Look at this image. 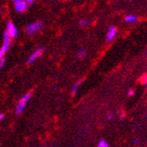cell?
I'll use <instances>...</instances> for the list:
<instances>
[{"mask_svg":"<svg viewBox=\"0 0 147 147\" xmlns=\"http://www.w3.org/2000/svg\"><path fill=\"white\" fill-rule=\"evenodd\" d=\"M124 116H125L124 113H122L121 115H119V119H121V120H123V119L124 118Z\"/></svg>","mask_w":147,"mask_h":147,"instance_id":"18","label":"cell"},{"mask_svg":"<svg viewBox=\"0 0 147 147\" xmlns=\"http://www.w3.org/2000/svg\"><path fill=\"white\" fill-rule=\"evenodd\" d=\"M90 24V21L88 20H81L79 21V26H86Z\"/></svg>","mask_w":147,"mask_h":147,"instance_id":"12","label":"cell"},{"mask_svg":"<svg viewBox=\"0 0 147 147\" xmlns=\"http://www.w3.org/2000/svg\"><path fill=\"white\" fill-rule=\"evenodd\" d=\"M43 28V25L42 22L40 21H35V22H33V23H30L26 26V33L28 34H34L35 33L39 32L42 28Z\"/></svg>","mask_w":147,"mask_h":147,"instance_id":"1","label":"cell"},{"mask_svg":"<svg viewBox=\"0 0 147 147\" xmlns=\"http://www.w3.org/2000/svg\"><path fill=\"white\" fill-rule=\"evenodd\" d=\"M81 80L80 81H78V82H76L74 85H73V86H72V89H71V93H72V95H75L76 94V92H78V89L79 88V86H80V85H81Z\"/></svg>","mask_w":147,"mask_h":147,"instance_id":"9","label":"cell"},{"mask_svg":"<svg viewBox=\"0 0 147 147\" xmlns=\"http://www.w3.org/2000/svg\"><path fill=\"white\" fill-rule=\"evenodd\" d=\"M142 81H143V84H144L145 87L147 88V76L144 77V78L142 79Z\"/></svg>","mask_w":147,"mask_h":147,"instance_id":"14","label":"cell"},{"mask_svg":"<svg viewBox=\"0 0 147 147\" xmlns=\"http://www.w3.org/2000/svg\"><path fill=\"white\" fill-rule=\"evenodd\" d=\"M116 33H117V29L115 26H109L108 31H107V41L108 42L113 41L116 35Z\"/></svg>","mask_w":147,"mask_h":147,"instance_id":"7","label":"cell"},{"mask_svg":"<svg viewBox=\"0 0 147 147\" xmlns=\"http://www.w3.org/2000/svg\"><path fill=\"white\" fill-rule=\"evenodd\" d=\"M77 56H78L79 58H84V57L86 56V49H78V52H77Z\"/></svg>","mask_w":147,"mask_h":147,"instance_id":"10","label":"cell"},{"mask_svg":"<svg viewBox=\"0 0 147 147\" xmlns=\"http://www.w3.org/2000/svg\"><path fill=\"white\" fill-rule=\"evenodd\" d=\"M5 58H3L2 60H0V68H2L3 66L5 65Z\"/></svg>","mask_w":147,"mask_h":147,"instance_id":"15","label":"cell"},{"mask_svg":"<svg viewBox=\"0 0 147 147\" xmlns=\"http://www.w3.org/2000/svg\"><path fill=\"white\" fill-rule=\"evenodd\" d=\"M134 143H135L136 144H138L139 143V140H138V139H136V140L134 141Z\"/></svg>","mask_w":147,"mask_h":147,"instance_id":"20","label":"cell"},{"mask_svg":"<svg viewBox=\"0 0 147 147\" xmlns=\"http://www.w3.org/2000/svg\"><path fill=\"white\" fill-rule=\"evenodd\" d=\"M10 46H11V38L8 35V34L6 32H5L3 45H2V48L0 49V60H2L4 58V56H5V53L8 51Z\"/></svg>","mask_w":147,"mask_h":147,"instance_id":"3","label":"cell"},{"mask_svg":"<svg viewBox=\"0 0 147 147\" xmlns=\"http://www.w3.org/2000/svg\"><path fill=\"white\" fill-rule=\"evenodd\" d=\"M13 5H14L15 11L18 12H23L28 9V4L24 0H14Z\"/></svg>","mask_w":147,"mask_h":147,"instance_id":"5","label":"cell"},{"mask_svg":"<svg viewBox=\"0 0 147 147\" xmlns=\"http://www.w3.org/2000/svg\"><path fill=\"white\" fill-rule=\"evenodd\" d=\"M26 4H28V5H32L34 1V0H26Z\"/></svg>","mask_w":147,"mask_h":147,"instance_id":"17","label":"cell"},{"mask_svg":"<svg viewBox=\"0 0 147 147\" xmlns=\"http://www.w3.org/2000/svg\"><path fill=\"white\" fill-rule=\"evenodd\" d=\"M30 98H31V93L28 92V93H26V94H25L20 100V101H19V103L17 104V107H16V114L17 115H20L24 111L26 106V104H28V102L29 101Z\"/></svg>","mask_w":147,"mask_h":147,"instance_id":"2","label":"cell"},{"mask_svg":"<svg viewBox=\"0 0 147 147\" xmlns=\"http://www.w3.org/2000/svg\"><path fill=\"white\" fill-rule=\"evenodd\" d=\"M6 33L8 34V35L10 36V38H13L15 39L18 37L19 34V31L16 28V26L13 24L11 21H9L6 25Z\"/></svg>","mask_w":147,"mask_h":147,"instance_id":"4","label":"cell"},{"mask_svg":"<svg viewBox=\"0 0 147 147\" xmlns=\"http://www.w3.org/2000/svg\"><path fill=\"white\" fill-rule=\"evenodd\" d=\"M113 117H114V115H113V114H111V113H109L108 115H107V118H108L109 120H112V119H113Z\"/></svg>","mask_w":147,"mask_h":147,"instance_id":"16","label":"cell"},{"mask_svg":"<svg viewBox=\"0 0 147 147\" xmlns=\"http://www.w3.org/2000/svg\"><path fill=\"white\" fill-rule=\"evenodd\" d=\"M43 51H44V48H40V49H36L35 51H34V52L32 53V55H30V57H29L28 59V64L33 63L37 58H39L40 57H41V56L42 55Z\"/></svg>","mask_w":147,"mask_h":147,"instance_id":"6","label":"cell"},{"mask_svg":"<svg viewBox=\"0 0 147 147\" xmlns=\"http://www.w3.org/2000/svg\"><path fill=\"white\" fill-rule=\"evenodd\" d=\"M3 118H4V115H3V114H0V122L2 121Z\"/></svg>","mask_w":147,"mask_h":147,"instance_id":"19","label":"cell"},{"mask_svg":"<svg viewBox=\"0 0 147 147\" xmlns=\"http://www.w3.org/2000/svg\"><path fill=\"white\" fill-rule=\"evenodd\" d=\"M134 94H135V91L133 90L132 88H129L128 90V95L129 96H132V95H134Z\"/></svg>","mask_w":147,"mask_h":147,"instance_id":"13","label":"cell"},{"mask_svg":"<svg viewBox=\"0 0 147 147\" xmlns=\"http://www.w3.org/2000/svg\"><path fill=\"white\" fill-rule=\"evenodd\" d=\"M137 21H138V17L135 15L129 14V15L125 17V22H127V23H134Z\"/></svg>","mask_w":147,"mask_h":147,"instance_id":"8","label":"cell"},{"mask_svg":"<svg viewBox=\"0 0 147 147\" xmlns=\"http://www.w3.org/2000/svg\"><path fill=\"white\" fill-rule=\"evenodd\" d=\"M98 147H109V144L107 143V141H106V140L102 139V140H100V141L99 142V144H98Z\"/></svg>","mask_w":147,"mask_h":147,"instance_id":"11","label":"cell"}]
</instances>
